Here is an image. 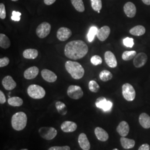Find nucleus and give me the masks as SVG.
Wrapping results in <instances>:
<instances>
[{
	"label": "nucleus",
	"instance_id": "nucleus-20",
	"mask_svg": "<svg viewBox=\"0 0 150 150\" xmlns=\"http://www.w3.org/2000/svg\"><path fill=\"white\" fill-rule=\"evenodd\" d=\"M129 124L126 121H121L117 127V132L122 137H126L129 134Z\"/></svg>",
	"mask_w": 150,
	"mask_h": 150
},
{
	"label": "nucleus",
	"instance_id": "nucleus-34",
	"mask_svg": "<svg viewBox=\"0 0 150 150\" xmlns=\"http://www.w3.org/2000/svg\"><path fill=\"white\" fill-rule=\"evenodd\" d=\"M89 90L94 93H96L100 90V87L95 81L92 80L90 81L88 83Z\"/></svg>",
	"mask_w": 150,
	"mask_h": 150
},
{
	"label": "nucleus",
	"instance_id": "nucleus-13",
	"mask_svg": "<svg viewBox=\"0 0 150 150\" xmlns=\"http://www.w3.org/2000/svg\"><path fill=\"white\" fill-rule=\"evenodd\" d=\"M2 84L7 91H11L16 88V82L11 76H6L2 81Z\"/></svg>",
	"mask_w": 150,
	"mask_h": 150
},
{
	"label": "nucleus",
	"instance_id": "nucleus-25",
	"mask_svg": "<svg viewBox=\"0 0 150 150\" xmlns=\"http://www.w3.org/2000/svg\"><path fill=\"white\" fill-rule=\"evenodd\" d=\"M146 32L145 27L142 25H137L132 28L129 30V33L136 36H140L144 35Z\"/></svg>",
	"mask_w": 150,
	"mask_h": 150
},
{
	"label": "nucleus",
	"instance_id": "nucleus-36",
	"mask_svg": "<svg viewBox=\"0 0 150 150\" xmlns=\"http://www.w3.org/2000/svg\"><path fill=\"white\" fill-rule=\"evenodd\" d=\"M123 45L127 47L132 48L134 45V39L132 38H124L123 40Z\"/></svg>",
	"mask_w": 150,
	"mask_h": 150
},
{
	"label": "nucleus",
	"instance_id": "nucleus-23",
	"mask_svg": "<svg viewBox=\"0 0 150 150\" xmlns=\"http://www.w3.org/2000/svg\"><path fill=\"white\" fill-rule=\"evenodd\" d=\"M38 51L34 48H28L25 50L23 52V56L26 59H34L38 57Z\"/></svg>",
	"mask_w": 150,
	"mask_h": 150
},
{
	"label": "nucleus",
	"instance_id": "nucleus-18",
	"mask_svg": "<svg viewBox=\"0 0 150 150\" xmlns=\"http://www.w3.org/2000/svg\"><path fill=\"white\" fill-rule=\"evenodd\" d=\"M78 142L81 148L83 150H90L91 145L85 133H81L79 136Z\"/></svg>",
	"mask_w": 150,
	"mask_h": 150
},
{
	"label": "nucleus",
	"instance_id": "nucleus-30",
	"mask_svg": "<svg viewBox=\"0 0 150 150\" xmlns=\"http://www.w3.org/2000/svg\"><path fill=\"white\" fill-rule=\"evenodd\" d=\"M100 79L103 82H107L111 80L113 77L112 73L108 70H103L100 73Z\"/></svg>",
	"mask_w": 150,
	"mask_h": 150
},
{
	"label": "nucleus",
	"instance_id": "nucleus-45",
	"mask_svg": "<svg viewBox=\"0 0 150 150\" xmlns=\"http://www.w3.org/2000/svg\"><path fill=\"white\" fill-rule=\"evenodd\" d=\"M21 150H28V149H21Z\"/></svg>",
	"mask_w": 150,
	"mask_h": 150
},
{
	"label": "nucleus",
	"instance_id": "nucleus-16",
	"mask_svg": "<svg viewBox=\"0 0 150 150\" xmlns=\"http://www.w3.org/2000/svg\"><path fill=\"white\" fill-rule=\"evenodd\" d=\"M41 76L45 80L50 83L54 82L57 79L56 74L48 69H43L41 71Z\"/></svg>",
	"mask_w": 150,
	"mask_h": 150
},
{
	"label": "nucleus",
	"instance_id": "nucleus-42",
	"mask_svg": "<svg viewBox=\"0 0 150 150\" xmlns=\"http://www.w3.org/2000/svg\"><path fill=\"white\" fill-rule=\"evenodd\" d=\"M150 145L147 144H145L141 145L139 149V150H150Z\"/></svg>",
	"mask_w": 150,
	"mask_h": 150
},
{
	"label": "nucleus",
	"instance_id": "nucleus-19",
	"mask_svg": "<svg viewBox=\"0 0 150 150\" xmlns=\"http://www.w3.org/2000/svg\"><path fill=\"white\" fill-rule=\"evenodd\" d=\"M39 73V69L36 66H32L25 71L23 76L27 80H32L37 77Z\"/></svg>",
	"mask_w": 150,
	"mask_h": 150
},
{
	"label": "nucleus",
	"instance_id": "nucleus-33",
	"mask_svg": "<svg viewBox=\"0 0 150 150\" xmlns=\"http://www.w3.org/2000/svg\"><path fill=\"white\" fill-rule=\"evenodd\" d=\"M91 7L94 11L98 12L102 8L101 0H91Z\"/></svg>",
	"mask_w": 150,
	"mask_h": 150
},
{
	"label": "nucleus",
	"instance_id": "nucleus-26",
	"mask_svg": "<svg viewBox=\"0 0 150 150\" xmlns=\"http://www.w3.org/2000/svg\"><path fill=\"white\" fill-rule=\"evenodd\" d=\"M11 41L6 35L4 33L0 34V47L1 48L7 49L11 46Z\"/></svg>",
	"mask_w": 150,
	"mask_h": 150
},
{
	"label": "nucleus",
	"instance_id": "nucleus-17",
	"mask_svg": "<svg viewBox=\"0 0 150 150\" xmlns=\"http://www.w3.org/2000/svg\"><path fill=\"white\" fill-rule=\"evenodd\" d=\"M77 128V124L70 121H66L61 124V129L64 132L69 133V132H73L76 130Z\"/></svg>",
	"mask_w": 150,
	"mask_h": 150
},
{
	"label": "nucleus",
	"instance_id": "nucleus-28",
	"mask_svg": "<svg viewBox=\"0 0 150 150\" xmlns=\"http://www.w3.org/2000/svg\"><path fill=\"white\" fill-rule=\"evenodd\" d=\"M71 1L76 11L80 12L85 11V8L82 0H71Z\"/></svg>",
	"mask_w": 150,
	"mask_h": 150
},
{
	"label": "nucleus",
	"instance_id": "nucleus-14",
	"mask_svg": "<svg viewBox=\"0 0 150 150\" xmlns=\"http://www.w3.org/2000/svg\"><path fill=\"white\" fill-rule=\"evenodd\" d=\"M123 10L126 15L129 18L134 17L136 14V7L131 2H128L124 5Z\"/></svg>",
	"mask_w": 150,
	"mask_h": 150
},
{
	"label": "nucleus",
	"instance_id": "nucleus-24",
	"mask_svg": "<svg viewBox=\"0 0 150 150\" xmlns=\"http://www.w3.org/2000/svg\"><path fill=\"white\" fill-rule=\"evenodd\" d=\"M120 142H121V144L122 145V147L126 150L132 149L133 147H134V145H135L134 140L129 139L126 138L125 137H122L120 139Z\"/></svg>",
	"mask_w": 150,
	"mask_h": 150
},
{
	"label": "nucleus",
	"instance_id": "nucleus-21",
	"mask_svg": "<svg viewBox=\"0 0 150 150\" xmlns=\"http://www.w3.org/2000/svg\"><path fill=\"white\" fill-rule=\"evenodd\" d=\"M95 134L97 139L102 142L106 141L109 138L108 133L101 127H96L95 129Z\"/></svg>",
	"mask_w": 150,
	"mask_h": 150
},
{
	"label": "nucleus",
	"instance_id": "nucleus-46",
	"mask_svg": "<svg viewBox=\"0 0 150 150\" xmlns=\"http://www.w3.org/2000/svg\"><path fill=\"white\" fill-rule=\"evenodd\" d=\"M11 1H18V0H11Z\"/></svg>",
	"mask_w": 150,
	"mask_h": 150
},
{
	"label": "nucleus",
	"instance_id": "nucleus-29",
	"mask_svg": "<svg viewBox=\"0 0 150 150\" xmlns=\"http://www.w3.org/2000/svg\"><path fill=\"white\" fill-rule=\"evenodd\" d=\"M55 107L56 108L58 112L61 115H65L67 113V108L64 103L61 101L56 102Z\"/></svg>",
	"mask_w": 150,
	"mask_h": 150
},
{
	"label": "nucleus",
	"instance_id": "nucleus-32",
	"mask_svg": "<svg viewBox=\"0 0 150 150\" xmlns=\"http://www.w3.org/2000/svg\"><path fill=\"white\" fill-rule=\"evenodd\" d=\"M98 28L96 26H92L90 28V30L87 34V39L88 42H91L93 41L95 36L97 35Z\"/></svg>",
	"mask_w": 150,
	"mask_h": 150
},
{
	"label": "nucleus",
	"instance_id": "nucleus-43",
	"mask_svg": "<svg viewBox=\"0 0 150 150\" xmlns=\"http://www.w3.org/2000/svg\"><path fill=\"white\" fill-rule=\"evenodd\" d=\"M56 0H44V3L46 5H51L55 2Z\"/></svg>",
	"mask_w": 150,
	"mask_h": 150
},
{
	"label": "nucleus",
	"instance_id": "nucleus-41",
	"mask_svg": "<svg viewBox=\"0 0 150 150\" xmlns=\"http://www.w3.org/2000/svg\"><path fill=\"white\" fill-rule=\"evenodd\" d=\"M6 102L5 95L2 91H0V103L4 104Z\"/></svg>",
	"mask_w": 150,
	"mask_h": 150
},
{
	"label": "nucleus",
	"instance_id": "nucleus-10",
	"mask_svg": "<svg viewBox=\"0 0 150 150\" xmlns=\"http://www.w3.org/2000/svg\"><path fill=\"white\" fill-rule=\"evenodd\" d=\"M147 61V56L144 52L137 54L134 59L133 63L136 68H140L144 66Z\"/></svg>",
	"mask_w": 150,
	"mask_h": 150
},
{
	"label": "nucleus",
	"instance_id": "nucleus-8",
	"mask_svg": "<svg viewBox=\"0 0 150 150\" xmlns=\"http://www.w3.org/2000/svg\"><path fill=\"white\" fill-rule=\"evenodd\" d=\"M67 95L74 100H79L83 95V92L81 87L76 85H71L67 89Z\"/></svg>",
	"mask_w": 150,
	"mask_h": 150
},
{
	"label": "nucleus",
	"instance_id": "nucleus-3",
	"mask_svg": "<svg viewBox=\"0 0 150 150\" xmlns=\"http://www.w3.org/2000/svg\"><path fill=\"white\" fill-rule=\"evenodd\" d=\"M27 117L23 112H18L15 113L11 118V125L13 129L16 131H21L27 125Z\"/></svg>",
	"mask_w": 150,
	"mask_h": 150
},
{
	"label": "nucleus",
	"instance_id": "nucleus-15",
	"mask_svg": "<svg viewBox=\"0 0 150 150\" xmlns=\"http://www.w3.org/2000/svg\"><path fill=\"white\" fill-rule=\"evenodd\" d=\"M110 32V28L108 26H104L98 30L97 32V37L100 41H105L108 38Z\"/></svg>",
	"mask_w": 150,
	"mask_h": 150
},
{
	"label": "nucleus",
	"instance_id": "nucleus-47",
	"mask_svg": "<svg viewBox=\"0 0 150 150\" xmlns=\"http://www.w3.org/2000/svg\"><path fill=\"white\" fill-rule=\"evenodd\" d=\"M118 150L117 149H113V150Z\"/></svg>",
	"mask_w": 150,
	"mask_h": 150
},
{
	"label": "nucleus",
	"instance_id": "nucleus-2",
	"mask_svg": "<svg viewBox=\"0 0 150 150\" xmlns=\"http://www.w3.org/2000/svg\"><path fill=\"white\" fill-rule=\"evenodd\" d=\"M65 68L71 77L75 80H80L85 74V70L82 65L76 61H67L65 63Z\"/></svg>",
	"mask_w": 150,
	"mask_h": 150
},
{
	"label": "nucleus",
	"instance_id": "nucleus-11",
	"mask_svg": "<svg viewBox=\"0 0 150 150\" xmlns=\"http://www.w3.org/2000/svg\"><path fill=\"white\" fill-rule=\"evenodd\" d=\"M71 36L72 31L67 27H61L57 32V38L61 41L67 40Z\"/></svg>",
	"mask_w": 150,
	"mask_h": 150
},
{
	"label": "nucleus",
	"instance_id": "nucleus-6",
	"mask_svg": "<svg viewBox=\"0 0 150 150\" xmlns=\"http://www.w3.org/2000/svg\"><path fill=\"white\" fill-rule=\"evenodd\" d=\"M122 95L127 101H132L136 97V92L134 87L129 83H125L122 87Z\"/></svg>",
	"mask_w": 150,
	"mask_h": 150
},
{
	"label": "nucleus",
	"instance_id": "nucleus-39",
	"mask_svg": "<svg viewBox=\"0 0 150 150\" xmlns=\"http://www.w3.org/2000/svg\"><path fill=\"white\" fill-rule=\"evenodd\" d=\"M10 63V59L7 57H4L0 59V67H4L7 66Z\"/></svg>",
	"mask_w": 150,
	"mask_h": 150
},
{
	"label": "nucleus",
	"instance_id": "nucleus-9",
	"mask_svg": "<svg viewBox=\"0 0 150 150\" xmlns=\"http://www.w3.org/2000/svg\"><path fill=\"white\" fill-rule=\"evenodd\" d=\"M95 105L97 108L102 109L105 112L110 111L113 105L112 102L110 101H107L106 98L104 97H98L96 101Z\"/></svg>",
	"mask_w": 150,
	"mask_h": 150
},
{
	"label": "nucleus",
	"instance_id": "nucleus-40",
	"mask_svg": "<svg viewBox=\"0 0 150 150\" xmlns=\"http://www.w3.org/2000/svg\"><path fill=\"white\" fill-rule=\"evenodd\" d=\"M48 150H70V147L69 146H52L49 148Z\"/></svg>",
	"mask_w": 150,
	"mask_h": 150
},
{
	"label": "nucleus",
	"instance_id": "nucleus-1",
	"mask_svg": "<svg viewBox=\"0 0 150 150\" xmlns=\"http://www.w3.org/2000/svg\"><path fill=\"white\" fill-rule=\"evenodd\" d=\"M88 51V47L84 41L75 40L67 43L64 47L65 56L70 59H81L86 56Z\"/></svg>",
	"mask_w": 150,
	"mask_h": 150
},
{
	"label": "nucleus",
	"instance_id": "nucleus-4",
	"mask_svg": "<svg viewBox=\"0 0 150 150\" xmlns=\"http://www.w3.org/2000/svg\"><path fill=\"white\" fill-rule=\"evenodd\" d=\"M27 93L33 99H41L45 96L46 91L42 87L33 84L28 87Z\"/></svg>",
	"mask_w": 150,
	"mask_h": 150
},
{
	"label": "nucleus",
	"instance_id": "nucleus-31",
	"mask_svg": "<svg viewBox=\"0 0 150 150\" xmlns=\"http://www.w3.org/2000/svg\"><path fill=\"white\" fill-rule=\"evenodd\" d=\"M136 56V52L135 51H126L122 55V59L124 61H129L134 59Z\"/></svg>",
	"mask_w": 150,
	"mask_h": 150
},
{
	"label": "nucleus",
	"instance_id": "nucleus-37",
	"mask_svg": "<svg viewBox=\"0 0 150 150\" xmlns=\"http://www.w3.org/2000/svg\"><path fill=\"white\" fill-rule=\"evenodd\" d=\"M6 17V12L5 6L2 4H0V18L2 20L5 19Z\"/></svg>",
	"mask_w": 150,
	"mask_h": 150
},
{
	"label": "nucleus",
	"instance_id": "nucleus-7",
	"mask_svg": "<svg viewBox=\"0 0 150 150\" xmlns=\"http://www.w3.org/2000/svg\"><path fill=\"white\" fill-rule=\"evenodd\" d=\"M51 26L47 22H43L38 26L36 28V35L40 38H46L51 32Z\"/></svg>",
	"mask_w": 150,
	"mask_h": 150
},
{
	"label": "nucleus",
	"instance_id": "nucleus-22",
	"mask_svg": "<svg viewBox=\"0 0 150 150\" xmlns=\"http://www.w3.org/2000/svg\"><path fill=\"white\" fill-rule=\"evenodd\" d=\"M139 122L141 126L144 129L150 128V117L146 113H141L139 116Z\"/></svg>",
	"mask_w": 150,
	"mask_h": 150
},
{
	"label": "nucleus",
	"instance_id": "nucleus-5",
	"mask_svg": "<svg viewBox=\"0 0 150 150\" xmlns=\"http://www.w3.org/2000/svg\"><path fill=\"white\" fill-rule=\"evenodd\" d=\"M40 136L46 140H51L57 136V131L52 127H42L38 130Z\"/></svg>",
	"mask_w": 150,
	"mask_h": 150
},
{
	"label": "nucleus",
	"instance_id": "nucleus-38",
	"mask_svg": "<svg viewBox=\"0 0 150 150\" xmlns=\"http://www.w3.org/2000/svg\"><path fill=\"white\" fill-rule=\"evenodd\" d=\"M21 13L20 12L13 11L12 12V16H11V19L15 21H19L21 20Z\"/></svg>",
	"mask_w": 150,
	"mask_h": 150
},
{
	"label": "nucleus",
	"instance_id": "nucleus-35",
	"mask_svg": "<svg viewBox=\"0 0 150 150\" xmlns=\"http://www.w3.org/2000/svg\"><path fill=\"white\" fill-rule=\"evenodd\" d=\"M91 62L95 66L101 64L102 63V58L98 55H94L91 57Z\"/></svg>",
	"mask_w": 150,
	"mask_h": 150
},
{
	"label": "nucleus",
	"instance_id": "nucleus-44",
	"mask_svg": "<svg viewBox=\"0 0 150 150\" xmlns=\"http://www.w3.org/2000/svg\"><path fill=\"white\" fill-rule=\"evenodd\" d=\"M142 2L146 5H150V0H142Z\"/></svg>",
	"mask_w": 150,
	"mask_h": 150
},
{
	"label": "nucleus",
	"instance_id": "nucleus-12",
	"mask_svg": "<svg viewBox=\"0 0 150 150\" xmlns=\"http://www.w3.org/2000/svg\"><path fill=\"white\" fill-rule=\"evenodd\" d=\"M105 60L107 65L111 68H115L117 66L116 58L110 51H107L105 53Z\"/></svg>",
	"mask_w": 150,
	"mask_h": 150
},
{
	"label": "nucleus",
	"instance_id": "nucleus-27",
	"mask_svg": "<svg viewBox=\"0 0 150 150\" xmlns=\"http://www.w3.org/2000/svg\"><path fill=\"white\" fill-rule=\"evenodd\" d=\"M8 103L13 107H20L22 105L23 101L21 98L19 97H12L8 99Z\"/></svg>",
	"mask_w": 150,
	"mask_h": 150
}]
</instances>
